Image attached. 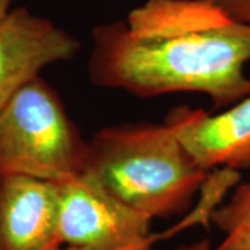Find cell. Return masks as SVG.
Here are the masks:
<instances>
[{
  "label": "cell",
  "mask_w": 250,
  "mask_h": 250,
  "mask_svg": "<svg viewBox=\"0 0 250 250\" xmlns=\"http://www.w3.org/2000/svg\"><path fill=\"white\" fill-rule=\"evenodd\" d=\"M250 28L206 0H145L92 29L88 77L136 98L202 93L213 110L250 95Z\"/></svg>",
  "instance_id": "obj_1"
},
{
  "label": "cell",
  "mask_w": 250,
  "mask_h": 250,
  "mask_svg": "<svg viewBox=\"0 0 250 250\" xmlns=\"http://www.w3.org/2000/svg\"><path fill=\"white\" fill-rule=\"evenodd\" d=\"M85 174L150 218L184 214L210 172L182 145L175 123L106 126L88 141Z\"/></svg>",
  "instance_id": "obj_2"
},
{
  "label": "cell",
  "mask_w": 250,
  "mask_h": 250,
  "mask_svg": "<svg viewBox=\"0 0 250 250\" xmlns=\"http://www.w3.org/2000/svg\"><path fill=\"white\" fill-rule=\"evenodd\" d=\"M88 141L42 75L0 108V177L62 182L82 174Z\"/></svg>",
  "instance_id": "obj_3"
},
{
  "label": "cell",
  "mask_w": 250,
  "mask_h": 250,
  "mask_svg": "<svg viewBox=\"0 0 250 250\" xmlns=\"http://www.w3.org/2000/svg\"><path fill=\"white\" fill-rule=\"evenodd\" d=\"M60 196L59 241L82 250H152L157 235L152 218L110 193L82 172L57 182Z\"/></svg>",
  "instance_id": "obj_4"
},
{
  "label": "cell",
  "mask_w": 250,
  "mask_h": 250,
  "mask_svg": "<svg viewBox=\"0 0 250 250\" xmlns=\"http://www.w3.org/2000/svg\"><path fill=\"white\" fill-rule=\"evenodd\" d=\"M80 41L52 20L17 7L0 21V108L45 68L68 62Z\"/></svg>",
  "instance_id": "obj_5"
},
{
  "label": "cell",
  "mask_w": 250,
  "mask_h": 250,
  "mask_svg": "<svg viewBox=\"0 0 250 250\" xmlns=\"http://www.w3.org/2000/svg\"><path fill=\"white\" fill-rule=\"evenodd\" d=\"M168 117L200 168L207 172L250 170V95L214 113L181 106Z\"/></svg>",
  "instance_id": "obj_6"
},
{
  "label": "cell",
  "mask_w": 250,
  "mask_h": 250,
  "mask_svg": "<svg viewBox=\"0 0 250 250\" xmlns=\"http://www.w3.org/2000/svg\"><path fill=\"white\" fill-rule=\"evenodd\" d=\"M57 182L0 177V250H49L59 241Z\"/></svg>",
  "instance_id": "obj_7"
},
{
  "label": "cell",
  "mask_w": 250,
  "mask_h": 250,
  "mask_svg": "<svg viewBox=\"0 0 250 250\" xmlns=\"http://www.w3.org/2000/svg\"><path fill=\"white\" fill-rule=\"evenodd\" d=\"M210 223L223 233L211 250H250V178L233 187L228 199L211 213Z\"/></svg>",
  "instance_id": "obj_8"
},
{
  "label": "cell",
  "mask_w": 250,
  "mask_h": 250,
  "mask_svg": "<svg viewBox=\"0 0 250 250\" xmlns=\"http://www.w3.org/2000/svg\"><path fill=\"white\" fill-rule=\"evenodd\" d=\"M232 21L250 28V0H206Z\"/></svg>",
  "instance_id": "obj_9"
},
{
  "label": "cell",
  "mask_w": 250,
  "mask_h": 250,
  "mask_svg": "<svg viewBox=\"0 0 250 250\" xmlns=\"http://www.w3.org/2000/svg\"><path fill=\"white\" fill-rule=\"evenodd\" d=\"M213 246L207 239H200V241H195L192 243H184L178 246L175 250H211Z\"/></svg>",
  "instance_id": "obj_10"
},
{
  "label": "cell",
  "mask_w": 250,
  "mask_h": 250,
  "mask_svg": "<svg viewBox=\"0 0 250 250\" xmlns=\"http://www.w3.org/2000/svg\"><path fill=\"white\" fill-rule=\"evenodd\" d=\"M13 3L14 0H0V21L13 10Z\"/></svg>",
  "instance_id": "obj_11"
},
{
  "label": "cell",
  "mask_w": 250,
  "mask_h": 250,
  "mask_svg": "<svg viewBox=\"0 0 250 250\" xmlns=\"http://www.w3.org/2000/svg\"><path fill=\"white\" fill-rule=\"evenodd\" d=\"M49 250H82V249H77V248H70V246H56V248H52Z\"/></svg>",
  "instance_id": "obj_12"
}]
</instances>
